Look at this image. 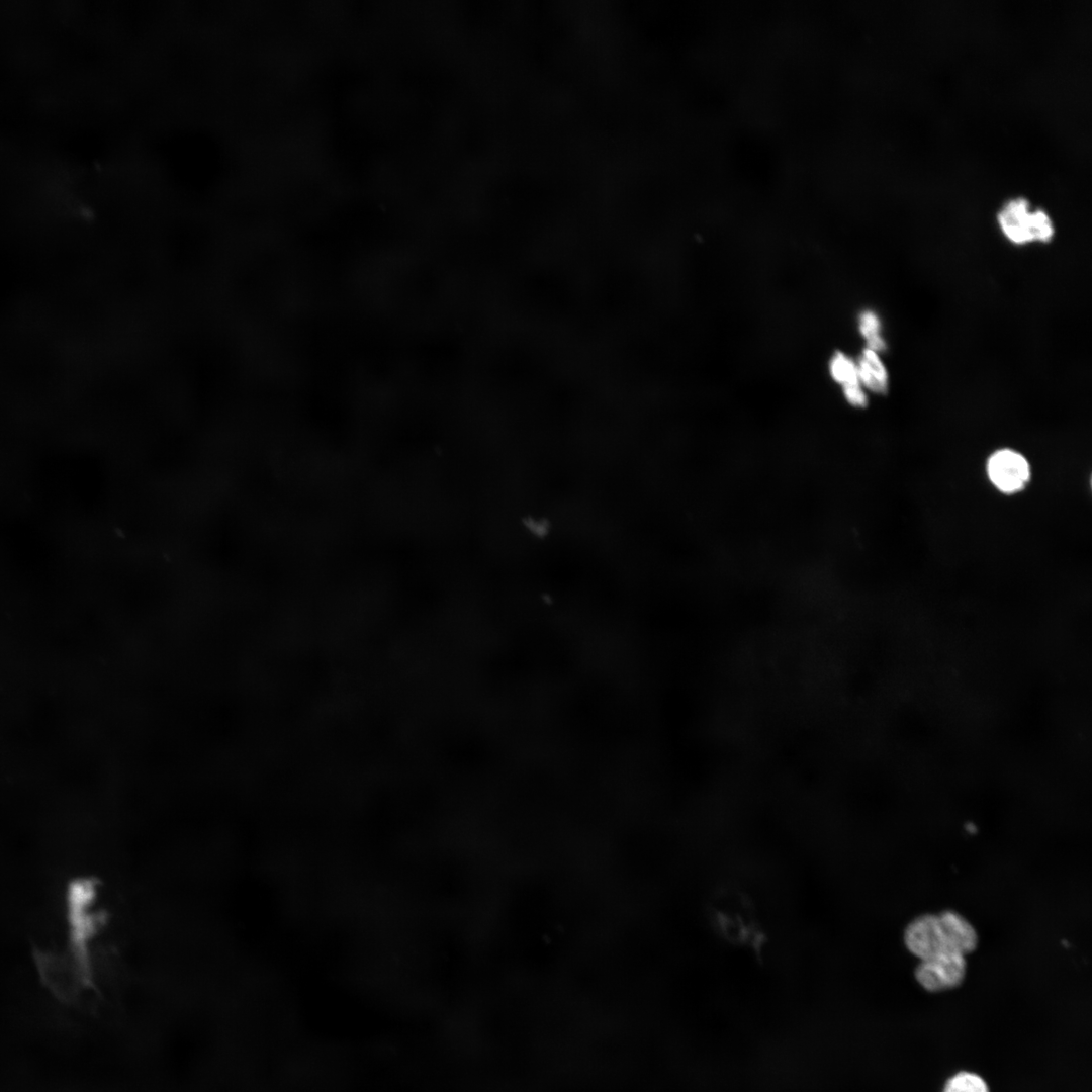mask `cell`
I'll return each mask as SVG.
<instances>
[{"instance_id":"1","label":"cell","mask_w":1092,"mask_h":1092,"mask_svg":"<svg viewBox=\"0 0 1092 1092\" xmlns=\"http://www.w3.org/2000/svg\"><path fill=\"white\" fill-rule=\"evenodd\" d=\"M997 221L1005 238L1014 245L1049 243L1055 234L1050 215L1043 209L1031 210L1024 197L1005 202L997 214Z\"/></svg>"},{"instance_id":"2","label":"cell","mask_w":1092,"mask_h":1092,"mask_svg":"<svg viewBox=\"0 0 1092 1092\" xmlns=\"http://www.w3.org/2000/svg\"><path fill=\"white\" fill-rule=\"evenodd\" d=\"M965 956L943 952L921 960L915 969V978L927 991L938 992L959 986L966 974Z\"/></svg>"},{"instance_id":"3","label":"cell","mask_w":1092,"mask_h":1092,"mask_svg":"<svg viewBox=\"0 0 1092 1092\" xmlns=\"http://www.w3.org/2000/svg\"><path fill=\"white\" fill-rule=\"evenodd\" d=\"M904 942L907 949L920 960L952 952L938 914H923L913 919L905 929Z\"/></svg>"},{"instance_id":"4","label":"cell","mask_w":1092,"mask_h":1092,"mask_svg":"<svg viewBox=\"0 0 1092 1092\" xmlns=\"http://www.w3.org/2000/svg\"><path fill=\"white\" fill-rule=\"evenodd\" d=\"M987 471L992 483L1005 493L1021 490L1030 477L1027 460L1009 449L995 452L988 461Z\"/></svg>"},{"instance_id":"5","label":"cell","mask_w":1092,"mask_h":1092,"mask_svg":"<svg viewBox=\"0 0 1092 1092\" xmlns=\"http://www.w3.org/2000/svg\"><path fill=\"white\" fill-rule=\"evenodd\" d=\"M938 915L944 926L950 951L966 956L976 949L978 934L963 915L953 910H945Z\"/></svg>"},{"instance_id":"6","label":"cell","mask_w":1092,"mask_h":1092,"mask_svg":"<svg viewBox=\"0 0 1092 1092\" xmlns=\"http://www.w3.org/2000/svg\"><path fill=\"white\" fill-rule=\"evenodd\" d=\"M879 354L866 347L856 361V366L862 387L884 394L889 388V374Z\"/></svg>"},{"instance_id":"7","label":"cell","mask_w":1092,"mask_h":1092,"mask_svg":"<svg viewBox=\"0 0 1092 1092\" xmlns=\"http://www.w3.org/2000/svg\"><path fill=\"white\" fill-rule=\"evenodd\" d=\"M858 330L867 342V348L878 353L886 349V342L882 336V323L875 311L867 309L859 314Z\"/></svg>"},{"instance_id":"8","label":"cell","mask_w":1092,"mask_h":1092,"mask_svg":"<svg viewBox=\"0 0 1092 1092\" xmlns=\"http://www.w3.org/2000/svg\"><path fill=\"white\" fill-rule=\"evenodd\" d=\"M829 372L834 381L842 388L861 385L858 379L856 362L842 352H836L829 363Z\"/></svg>"},{"instance_id":"9","label":"cell","mask_w":1092,"mask_h":1092,"mask_svg":"<svg viewBox=\"0 0 1092 1092\" xmlns=\"http://www.w3.org/2000/svg\"><path fill=\"white\" fill-rule=\"evenodd\" d=\"M943 1092H989V1090L980 1076L961 1072L948 1080Z\"/></svg>"},{"instance_id":"10","label":"cell","mask_w":1092,"mask_h":1092,"mask_svg":"<svg viewBox=\"0 0 1092 1092\" xmlns=\"http://www.w3.org/2000/svg\"><path fill=\"white\" fill-rule=\"evenodd\" d=\"M843 394L846 400L853 406L864 407L868 403V397L862 385L844 387Z\"/></svg>"}]
</instances>
